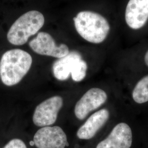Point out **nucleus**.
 <instances>
[{
	"label": "nucleus",
	"mask_w": 148,
	"mask_h": 148,
	"mask_svg": "<svg viewBox=\"0 0 148 148\" xmlns=\"http://www.w3.org/2000/svg\"><path fill=\"white\" fill-rule=\"evenodd\" d=\"M107 98L106 92L101 88L90 89L76 104L75 116L79 120H84L90 112L98 109L105 103Z\"/></svg>",
	"instance_id": "6e6552de"
},
{
	"label": "nucleus",
	"mask_w": 148,
	"mask_h": 148,
	"mask_svg": "<svg viewBox=\"0 0 148 148\" xmlns=\"http://www.w3.org/2000/svg\"><path fill=\"white\" fill-rule=\"evenodd\" d=\"M63 105L60 96H54L43 101L36 106L32 117L34 124L38 127H46L54 123L59 111Z\"/></svg>",
	"instance_id": "39448f33"
},
{
	"label": "nucleus",
	"mask_w": 148,
	"mask_h": 148,
	"mask_svg": "<svg viewBox=\"0 0 148 148\" xmlns=\"http://www.w3.org/2000/svg\"><path fill=\"white\" fill-rule=\"evenodd\" d=\"M29 46L38 54L58 58L64 57L69 53V48L66 45L61 44L57 46L51 35L45 32H40L29 42Z\"/></svg>",
	"instance_id": "423d86ee"
},
{
	"label": "nucleus",
	"mask_w": 148,
	"mask_h": 148,
	"mask_svg": "<svg viewBox=\"0 0 148 148\" xmlns=\"http://www.w3.org/2000/svg\"><path fill=\"white\" fill-rule=\"evenodd\" d=\"M34 143L37 148H65L69 144L63 130L58 126H46L35 133Z\"/></svg>",
	"instance_id": "0eeeda50"
},
{
	"label": "nucleus",
	"mask_w": 148,
	"mask_h": 148,
	"mask_svg": "<svg viewBox=\"0 0 148 148\" xmlns=\"http://www.w3.org/2000/svg\"><path fill=\"white\" fill-rule=\"evenodd\" d=\"M134 101L138 104L148 101V75L138 82L132 92Z\"/></svg>",
	"instance_id": "f8f14e48"
},
{
	"label": "nucleus",
	"mask_w": 148,
	"mask_h": 148,
	"mask_svg": "<svg viewBox=\"0 0 148 148\" xmlns=\"http://www.w3.org/2000/svg\"><path fill=\"white\" fill-rule=\"evenodd\" d=\"M144 62L148 66V50L147 52L145 53V57H144Z\"/></svg>",
	"instance_id": "4468645a"
},
{
	"label": "nucleus",
	"mask_w": 148,
	"mask_h": 148,
	"mask_svg": "<svg viewBox=\"0 0 148 148\" xmlns=\"http://www.w3.org/2000/svg\"><path fill=\"white\" fill-rule=\"evenodd\" d=\"M45 23V17L37 11L27 12L21 16L11 26L7 33V40L11 44L21 46L29 38L36 34Z\"/></svg>",
	"instance_id": "7ed1b4c3"
},
{
	"label": "nucleus",
	"mask_w": 148,
	"mask_h": 148,
	"mask_svg": "<svg viewBox=\"0 0 148 148\" xmlns=\"http://www.w3.org/2000/svg\"><path fill=\"white\" fill-rule=\"evenodd\" d=\"M74 21L79 35L92 43L103 42L110 30V24L106 18L92 11L80 12L74 17Z\"/></svg>",
	"instance_id": "f03ea898"
},
{
	"label": "nucleus",
	"mask_w": 148,
	"mask_h": 148,
	"mask_svg": "<svg viewBox=\"0 0 148 148\" xmlns=\"http://www.w3.org/2000/svg\"><path fill=\"white\" fill-rule=\"evenodd\" d=\"M87 65L79 52L71 51L65 57L59 58L53 65L54 77L60 81L68 79L70 74L74 81L79 82L86 75Z\"/></svg>",
	"instance_id": "20e7f679"
},
{
	"label": "nucleus",
	"mask_w": 148,
	"mask_h": 148,
	"mask_svg": "<svg viewBox=\"0 0 148 148\" xmlns=\"http://www.w3.org/2000/svg\"><path fill=\"white\" fill-rule=\"evenodd\" d=\"M109 118V112L106 109L97 111L79 128L77 136L81 139L88 140L95 137Z\"/></svg>",
	"instance_id": "9b49d317"
},
{
	"label": "nucleus",
	"mask_w": 148,
	"mask_h": 148,
	"mask_svg": "<svg viewBox=\"0 0 148 148\" xmlns=\"http://www.w3.org/2000/svg\"><path fill=\"white\" fill-rule=\"evenodd\" d=\"M125 16L127 25L132 29L143 27L148 21V0H129Z\"/></svg>",
	"instance_id": "9d476101"
},
{
	"label": "nucleus",
	"mask_w": 148,
	"mask_h": 148,
	"mask_svg": "<svg viewBox=\"0 0 148 148\" xmlns=\"http://www.w3.org/2000/svg\"><path fill=\"white\" fill-rule=\"evenodd\" d=\"M132 132L127 123L121 122L111 131L108 137L99 143L96 148H130Z\"/></svg>",
	"instance_id": "1a4fd4ad"
},
{
	"label": "nucleus",
	"mask_w": 148,
	"mask_h": 148,
	"mask_svg": "<svg viewBox=\"0 0 148 148\" xmlns=\"http://www.w3.org/2000/svg\"><path fill=\"white\" fill-rule=\"evenodd\" d=\"M32 59L29 53L14 49L4 53L0 62V77L8 86L18 84L31 68Z\"/></svg>",
	"instance_id": "f257e3e1"
},
{
	"label": "nucleus",
	"mask_w": 148,
	"mask_h": 148,
	"mask_svg": "<svg viewBox=\"0 0 148 148\" xmlns=\"http://www.w3.org/2000/svg\"><path fill=\"white\" fill-rule=\"evenodd\" d=\"M3 148H27L25 144L19 139H13L7 143Z\"/></svg>",
	"instance_id": "ddd939ff"
}]
</instances>
